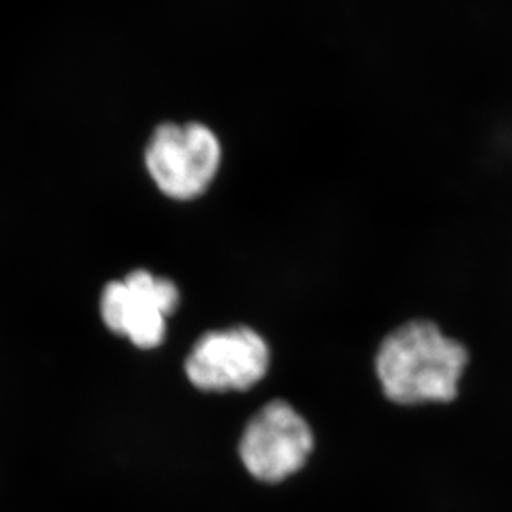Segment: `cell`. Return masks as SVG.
I'll return each mask as SVG.
<instances>
[{"mask_svg": "<svg viewBox=\"0 0 512 512\" xmlns=\"http://www.w3.org/2000/svg\"><path fill=\"white\" fill-rule=\"evenodd\" d=\"M468 366L463 343L426 320L409 321L389 333L376 356L383 393L403 406L453 401Z\"/></svg>", "mask_w": 512, "mask_h": 512, "instance_id": "6da1fadb", "label": "cell"}, {"mask_svg": "<svg viewBox=\"0 0 512 512\" xmlns=\"http://www.w3.org/2000/svg\"><path fill=\"white\" fill-rule=\"evenodd\" d=\"M222 163V143L198 122L162 124L145 150V165L158 190L180 202L207 192Z\"/></svg>", "mask_w": 512, "mask_h": 512, "instance_id": "7a4b0ae2", "label": "cell"}, {"mask_svg": "<svg viewBox=\"0 0 512 512\" xmlns=\"http://www.w3.org/2000/svg\"><path fill=\"white\" fill-rule=\"evenodd\" d=\"M180 293L172 280L135 270L124 280L110 281L100 300L102 320L142 350L162 345L167 316L177 310Z\"/></svg>", "mask_w": 512, "mask_h": 512, "instance_id": "3957f363", "label": "cell"}, {"mask_svg": "<svg viewBox=\"0 0 512 512\" xmlns=\"http://www.w3.org/2000/svg\"><path fill=\"white\" fill-rule=\"evenodd\" d=\"M313 446L310 424L290 403L276 399L250 419L240 441V456L256 479L280 483L305 466Z\"/></svg>", "mask_w": 512, "mask_h": 512, "instance_id": "277c9868", "label": "cell"}, {"mask_svg": "<svg viewBox=\"0 0 512 512\" xmlns=\"http://www.w3.org/2000/svg\"><path fill=\"white\" fill-rule=\"evenodd\" d=\"M270 366V348L255 330L237 326L210 331L195 343L185 371L203 391H247L263 380Z\"/></svg>", "mask_w": 512, "mask_h": 512, "instance_id": "5b68a950", "label": "cell"}]
</instances>
